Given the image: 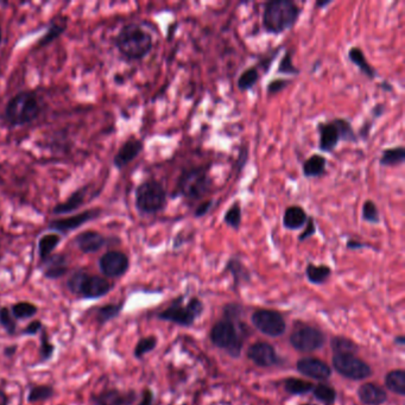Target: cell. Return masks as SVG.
<instances>
[{
	"mask_svg": "<svg viewBox=\"0 0 405 405\" xmlns=\"http://www.w3.org/2000/svg\"><path fill=\"white\" fill-rule=\"evenodd\" d=\"M243 308L229 303L224 307V318L214 323L210 332V342L234 359L241 358L245 340L250 334L248 326L241 322Z\"/></svg>",
	"mask_w": 405,
	"mask_h": 405,
	"instance_id": "obj_1",
	"label": "cell"
},
{
	"mask_svg": "<svg viewBox=\"0 0 405 405\" xmlns=\"http://www.w3.org/2000/svg\"><path fill=\"white\" fill-rule=\"evenodd\" d=\"M210 167V164L196 165L184 169L177 179L176 187L170 198L187 200L189 202H195L206 198L214 188Z\"/></svg>",
	"mask_w": 405,
	"mask_h": 405,
	"instance_id": "obj_2",
	"label": "cell"
},
{
	"mask_svg": "<svg viewBox=\"0 0 405 405\" xmlns=\"http://www.w3.org/2000/svg\"><path fill=\"white\" fill-rule=\"evenodd\" d=\"M302 8L291 0H270L264 4L262 27L269 35L284 34L296 25Z\"/></svg>",
	"mask_w": 405,
	"mask_h": 405,
	"instance_id": "obj_3",
	"label": "cell"
},
{
	"mask_svg": "<svg viewBox=\"0 0 405 405\" xmlns=\"http://www.w3.org/2000/svg\"><path fill=\"white\" fill-rule=\"evenodd\" d=\"M116 48L128 61H142L154 48V38L139 24L128 23L121 28L114 40Z\"/></svg>",
	"mask_w": 405,
	"mask_h": 405,
	"instance_id": "obj_4",
	"label": "cell"
},
{
	"mask_svg": "<svg viewBox=\"0 0 405 405\" xmlns=\"http://www.w3.org/2000/svg\"><path fill=\"white\" fill-rule=\"evenodd\" d=\"M42 105L37 94L31 90H23L13 95L5 106L4 119L11 128L31 124L41 114Z\"/></svg>",
	"mask_w": 405,
	"mask_h": 405,
	"instance_id": "obj_5",
	"label": "cell"
},
{
	"mask_svg": "<svg viewBox=\"0 0 405 405\" xmlns=\"http://www.w3.org/2000/svg\"><path fill=\"white\" fill-rule=\"evenodd\" d=\"M67 289L78 300H99L109 295L113 289V284L107 278L98 274H92L88 271L79 269L68 277Z\"/></svg>",
	"mask_w": 405,
	"mask_h": 405,
	"instance_id": "obj_6",
	"label": "cell"
},
{
	"mask_svg": "<svg viewBox=\"0 0 405 405\" xmlns=\"http://www.w3.org/2000/svg\"><path fill=\"white\" fill-rule=\"evenodd\" d=\"M184 295L174 298L168 307L158 313L156 318L184 328L192 327L205 312V303L199 297H192L187 303H184Z\"/></svg>",
	"mask_w": 405,
	"mask_h": 405,
	"instance_id": "obj_7",
	"label": "cell"
},
{
	"mask_svg": "<svg viewBox=\"0 0 405 405\" xmlns=\"http://www.w3.org/2000/svg\"><path fill=\"white\" fill-rule=\"evenodd\" d=\"M168 192L159 181H144L135 188V210L142 215H156L168 206Z\"/></svg>",
	"mask_w": 405,
	"mask_h": 405,
	"instance_id": "obj_8",
	"label": "cell"
},
{
	"mask_svg": "<svg viewBox=\"0 0 405 405\" xmlns=\"http://www.w3.org/2000/svg\"><path fill=\"white\" fill-rule=\"evenodd\" d=\"M327 337L318 327L307 323H298L289 337L294 349L300 353H313L326 345Z\"/></svg>",
	"mask_w": 405,
	"mask_h": 405,
	"instance_id": "obj_9",
	"label": "cell"
},
{
	"mask_svg": "<svg viewBox=\"0 0 405 405\" xmlns=\"http://www.w3.org/2000/svg\"><path fill=\"white\" fill-rule=\"evenodd\" d=\"M332 366L339 375L349 380H364L372 375V368L354 353H334Z\"/></svg>",
	"mask_w": 405,
	"mask_h": 405,
	"instance_id": "obj_10",
	"label": "cell"
},
{
	"mask_svg": "<svg viewBox=\"0 0 405 405\" xmlns=\"http://www.w3.org/2000/svg\"><path fill=\"white\" fill-rule=\"evenodd\" d=\"M252 326L259 333L267 335L269 338H279L286 330V321L281 313L274 309H257L252 313Z\"/></svg>",
	"mask_w": 405,
	"mask_h": 405,
	"instance_id": "obj_11",
	"label": "cell"
},
{
	"mask_svg": "<svg viewBox=\"0 0 405 405\" xmlns=\"http://www.w3.org/2000/svg\"><path fill=\"white\" fill-rule=\"evenodd\" d=\"M99 269L104 274V277L107 278H121L128 274L130 269V258L126 253L118 250H111L104 253L99 258Z\"/></svg>",
	"mask_w": 405,
	"mask_h": 405,
	"instance_id": "obj_12",
	"label": "cell"
},
{
	"mask_svg": "<svg viewBox=\"0 0 405 405\" xmlns=\"http://www.w3.org/2000/svg\"><path fill=\"white\" fill-rule=\"evenodd\" d=\"M246 356L248 361L258 368H270L282 364L281 356H278L274 346L267 341L252 344L248 349Z\"/></svg>",
	"mask_w": 405,
	"mask_h": 405,
	"instance_id": "obj_13",
	"label": "cell"
},
{
	"mask_svg": "<svg viewBox=\"0 0 405 405\" xmlns=\"http://www.w3.org/2000/svg\"><path fill=\"white\" fill-rule=\"evenodd\" d=\"M100 214H102L100 208H92V210H85V212L75 214V215L68 217V218L52 220L48 224V227L52 231L61 233V234H68V233L73 232L76 229L85 225L87 222L98 218Z\"/></svg>",
	"mask_w": 405,
	"mask_h": 405,
	"instance_id": "obj_14",
	"label": "cell"
},
{
	"mask_svg": "<svg viewBox=\"0 0 405 405\" xmlns=\"http://www.w3.org/2000/svg\"><path fill=\"white\" fill-rule=\"evenodd\" d=\"M296 370L298 373L306 375L308 378L315 379L319 382H326L332 377V368L330 365L313 356L301 358L296 363Z\"/></svg>",
	"mask_w": 405,
	"mask_h": 405,
	"instance_id": "obj_15",
	"label": "cell"
},
{
	"mask_svg": "<svg viewBox=\"0 0 405 405\" xmlns=\"http://www.w3.org/2000/svg\"><path fill=\"white\" fill-rule=\"evenodd\" d=\"M138 394L135 390L121 391L118 389H104L98 394H92L93 405H133Z\"/></svg>",
	"mask_w": 405,
	"mask_h": 405,
	"instance_id": "obj_16",
	"label": "cell"
},
{
	"mask_svg": "<svg viewBox=\"0 0 405 405\" xmlns=\"http://www.w3.org/2000/svg\"><path fill=\"white\" fill-rule=\"evenodd\" d=\"M316 130H318V135H319V150L321 152H328V154L334 152L341 142H340L338 128L334 124L333 119L319 121Z\"/></svg>",
	"mask_w": 405,
	"mask_h": 405,
	"instance_id": "obj_17",
	"label": "cell"
},
{
	"mask_svg": "<svg viewBox=\"0 0 405 405\" xmlns=\"http://www.w3.org/2000/svg\"><path fill=\"white\" fill-rule=\"evenodd\" d=\"M42 274L49 281H57L64 277L69 271V260L64 253H53L40 263Z\"/></svg>",
	"mask_w": 405,
	"mask_h": 405,
	"instance_id": "obj_18",
	"label": "cell"
},
{
	"mask_svg": "<svg viewBox=\"0 0 405 405\" xmlns=\"http://www.w3.org/2000/svg\"><path fill=\"white\" fill-rule=\"evenodd\" d=\"M109 243V239L97 231H83L74 238V244L85 255L100 251Z\"/></svg>",
	"mask_w": 405,
	"mask_h": 405,
	"instance_id": "obj_19",
	"label": "cell"
},
{
	"mask_svg": "<svg viewBox=\"0 0 405 405\" xmlns=\"http://www.w3.org/2000/svg\"><path fill=\"white\" fill-rule=\"evenodd\" d=\"M144 149V143L140 139L131 138L119 147L113 157V165L116 169H124L131 162L135 161Z\"/></svg>",
	"mask_w": 405,
	"mask_h": 405,
	"instance_id": "obj_20",
	"label": "cell"
},
{
	"mask_svg": "<svg viewBox=\"0 0 405 405\" xmlns=\"http://www.w3.org/2000/svg\"><path fill=\"white\" fill-rule=\"evenodd\" d=\"M309 214L303 207L298 205H291L286 207L282 218V225L288 231H300L307 224Z\"/></svg>",
	"mask_w": 405,
	"mask_h": 405,
	"instance_id": "obj_21",
	"label": "cell"
},
{
	"mask_svg": "<svg viewBox=\"0 0 405 405\" xmlns=\"http://www.w3.org/2000/svg\"><path fill=\"white\" fill-rule=\"evenodd\" d=\"M358 397L365 405H382L387 401V391L375 383H365L356 391Z\"/></svg>",
	"mask_w": 405,
	"mask_h": 405,
	"instance_id": "obj_22",
	"label": "cell"
},
{
	"mask_svg": "<svg viewBox=\"0 0 405 405\" xmlns=\"http://www.w3.org/2000/svg\"><path fill=\"white\" fill-rule=\"evenodd\" d=\"M327 158L321 154H314L308 157L302 164V174L308 180L320 179L327 173Z\"/></svg>",
	"mask_w": 405,
	"mask_h": 405,
	"instance_id": "obj_23",
	"label": "cell"
},
{
	"mask_svg": "<svg viewBox=\"0 0 405 405\" xmlns=\"http://www.w3.org/2000/svg\"><path fill=\"white\" fill-rule=\"evenodd\" d=\"M225 272L232 276L236 288H238L239 285L250 283L252 279L251 271L248 270V267L238 257H231L227 260Z\"/></svg>",
	"mask_w": 405,
	"mask_h": 405,
	"instance_id": "obj_24",
	"label": "cell"
},
{
	"mask_svg": "<svg viewBox=\"0 0 405 405\" xmlns=\"http://www.w3.org/2000/svg\"><path fill=\"white\" fill-rule=\"evenodd\" d=\"M87 194H88L87 187L78 189L64 202L57 203L56 206L53 208V214L64 215V214H69L74 210H79L80 207H83L86 202Z\"/></svg>",
	"mask_w": 405,
	"mask_h": 405,
	"instance_id": "obj_25",
	"label": "cell"
},
{
	"mask_svg": "<svg viewBox=\"0 0 405 405\" xmlns=\"http://www.w3.org/2000/svg\"><path fill=\"white\" fill-rule=\"evenodd\" d=\"M347 55H349V60L361 71L365 78L373 81L378 76V71L366 60V56H365L364 52L361 49V47H352Z\"/></svg>",
	"mask_w": 405,
	"mask_h": 405,
	"instance_id": "obj_26",
	"label": "cell"
},
{
	"mask_svg": "<svg viewBox=\"0 0 405 405\" xmlns=\"http://www.w3.org/2000/svg\"><path fill=\"white\" fill-rule=\"evenodd\" d=\"M124 301L119 303H107L93 308L94 319L97 321L99 326H104L106 323L111 322L112 320L116 319L121 315L123 309H124Z\"/></svg>",
	"mask_w": 405,
	"mask_h": 405,
	"instance_id": "obj_27",
	"label": "cell"
},
{
	"mask_svg": "<svg viewBox=\"0 0 405 405\" xmlns=\"http://www.w3.org/2000/svg\"><path fill=\"white\" fill-rule=\"evenodd\" d=\"M332 267L327 264L316 265L314 263H308L306 267V277L309 283L314 285L325 284L332 276Z\"/></svg>",
	"mask_w": 405,
	"mask_h": 405,
	"instance_id": "obj_28",
	"label": "cell"
},
{
	"mask_svg": "<svg viewBox=\"0 0 405 405\" xmlns=\"http://www.w3.org/2000/svg\"><path fill=\"white\" fill-rule=\"evenodd\" d=\"M405 149L403 145L398 147H387L382 151V156L379 158L380 167L394 168L404 164Z\"/></svg>",
	"mask_w": 405,
	"mask_h": 405,
	"instance_id": "obj_29",
	"label": "cell"
},
{
	"mask_svg": "<svg viewBox=\"0 0 405 405\" xmlns=\"http://www.w3.org/2000/svg\"><path fill=\"white\" fill-rule=\"evenodd\" d=\"M61 239L62 238L57 233H48V234H44V236H42L40 238V241H38V258H40V263L53 255L54 251L60 245Z\"/></svg>",
	"mask_w": 405,
	"mask_h": 405,
	"instance_id": "obj_30",
	"label": "cell"
},
{
	"mask_svg": "<svg viewBox=\"0 0 405 405\" xmlns=\"http://www.w3.org/2000/svg\"><path fill=\"white\" fill-rule=\"evenodd\" d=\"M384 383L387 390L391 391L392 394H398L401 397L405 396V371L401 368L392 370L385 375Z\"/></svg>",
	"mask_w": 405,
	"mask_h": 405,
	"instance_id": "obj_31",
	"label": "cell"
},
{
	"mask_svg": "<svg viewBox=\"0 0 405 405\" xmlns=\"http://www.w3.org/2000/svg\"><path fill=\"white\" fill-rule=\"evenodd\" d=\"M55 389L50 384H41V385H31L28 392L27 401L29 404L41 403L52 399L55 396Z\"/></svg>",
	"mask_w": 405,
	"mask_h": 405,
	"instance_id": "obj_32",
	"label": "cell"
},
{
	"mask_svg": "<svg viewBox=\"0 0 405 405\" xmlns=\"http://www.w3.org/2000/svg\"><path fill=\"white\" fill-rule=\"evenodd\" d=\"M10 310L16 321H27V320L34 319L35 316L37 315L40 309L32 302L22 301V302L12 304Z\"/></svg>",
	"mask_w": 405,
	"mask_h": 405,
	"instance_id": "obj_33",
	"label": "cell"
},
{
	"mask_svg": "<svg viewBox=\"0 0 405 405\" xmlns=\"http://www.w3.org/2000/svg\"><path fill=\"white\" fill-rule=\"evenodd\" d=\"M67 29V19H53L50 23L48 30L43 35V37L38 42V47H45V45L53 43L56 38L60 37L61 35L64 34V31Z\"/></svg>",
	"mask_w": 405,
	"mask_h": 405,
	"instance_id": "obj_34",
	"label": "cell"
},
{
	"mask_svg": "<svg viewBox=\"0 0 405 405\" xmlns=\"http://www.w3.org/2000/svg\"><path fill=\"white\" fill-rule=\"evenodd\" d=\"M283 385H284V390L291 396H304L312 392L315 384L304 380V379L291 377V378L285 379Z\"/></svg>",
	"mask_w": 405,
	"mask_h": 405,
	"instance_id": "obj_35",
	"label": "cell"
},
{
	"mask_svg": "<svg viewBox=\"0 0 405 405\" xmlns=\"http://www.w3.org/2000/svg\"><path fill=\"white\" fill-rule=\"evenodd\" d=\"M259 79H260V71H259L258 67L252 66V67L248 68L246 71H243L239 76V79L236 81L238 90L241 92L251 90L258 83Z\"/></svg>",
	"mask_w": 405,
	"mask_h": 405,
	"instance_id": "obj_36",
	"label": "cell"
},
{
	"mask_svg": "<svg viewBox=\"0 0 405 405\" xmlns=\"http://www.w3.org/2000/svg\"><path fill=\"white\" fill-rule=\"evenodd\" d=\"M313 396L323 404L333 405L338 399V392L334 387L326 383H319L313 387Z\"/></svg>",
	"mask_w": 405,
	"mask_h": 405,
	"instance_id": "obj_37",
	"label": "cell"
},
{
	"mask_svg": "<svg viewBox=\"0 0 405 405\" xmlns=\"http://www.w3.org/2000/svg\"><path fill=\"white\" fill-rule=\"evenodd\" d=\"M241 222H243V208H241V202L236 201L229 207V210H226L225 215H224V224L229 226V229L239 231Z\"/></svg>",
	"mask_w": 405,
	"mask_h": 405,
	"instance_id": "obj_38",
	"label": "cell"
},
{
	"mask_svg": "<svg viewBox=\"0 0 405 405\" xmlns=\"http://www.w3.org/2000/svg\"><path fill=\"white\" fill-rule=\"evenodd\" d=\"M333 121L338 128L340 142L351 143V144H356L359 142V138H358L356 130L353 128L351 121H347L345 118H334Z\"/></svg>",
	"mask_w": 405,
	"mask_h": 405,
	"instance_id": "obj_39",
	"label": "cell"
},
{
	"mask_svg": "<svg viewBox=\"0 0 405 405\" xmlns=\"http://www.w3.org/2000/svg\"><path fill=\"white\" fill-rule=\"evenodd\" d=\"M56 351V346L54 345L52 340H50L49 334L47 330L43 328L40 334V349H38V356H40V361L45 363L53 359L54 354Z\"/></svg>",
	"mask_w": 405,
	"mask_h": 405,
	"instance_id": "obj_40",
	"label": "cell"
},
{
	"mask_svg": "<svg viewBox=\"0 0 405 405\" xmlns=\"http://www.w3.org/2000/svg\"><path fill=\"white\" fill-rule=\"evenodd\" d=\"M277 74L285 76H297L301 74L300 68L294 64V50L288 49L283 54L281 62L278 64Z\"/></svg>",
	"mask_w": 405,
	"mask_h": 405,
	"instance_id": "obj_41",
	"label": "cell"
},
{
	"mask_svg": "<svg viewBox=\"0 0 405 405\" xmlns=\"http://www.w3.org/2000/svg\"><path fill=\"white\" fill-rule=\"evenodd\" d=\"M158 345V339L156 335H147L139 339L133 349V356L135 359H143L144 356L152 352Z\"/></svg>",
	"mask_w": 405,
	"mask_h": 405,
	"instance_id": "obj_42",
	"label": "cell"
},
{
	"mask_svg": "<svg viewBox=\"0 0 405 405\" xmlns=\"http://www.w3.org/2000/svg\"><path fill=\"white\" fill-rule=\"evenodd\" d=\"M361 219L363 222L371 224V225H379L380 224V212L375 201L372 200H365L361 207Z\"/></svg>",
	"mask_w": 405,
	"mask_h": 405,
	"instance_id": "obj_43",
	"label": "cell"
},
{
	"mask_svg": "<svg viewBox=\"0 0 405 405\" xmlns=\"http://www.w3.org/2000/svg\"><path fill=\"white\" fill-rule=\"evenodd\" d=\"M0 327L11 337L16 335L17 330H18V323L12 316L10 308L6 307V306L0 307Z\"/></svg>",
	"mask_w": 405,
	"mask_h": 405,
	"instance_id": "obj_44",
	"label": "cell"
},
{
	"mask_svg": "<svg viewBox=\"0 0 405 405\" xmlns=\"http://www.w3.org/2000/svg\"><path fill=\"white\" fill-rule=\"evenodd\" d=\"M330 346H332L333 354L334 353H354L356 354L359 349L356 342L346 337H334L330 341Z\"/></svg>",
	"mask_w": 405,
	"mask_h": 405,
	"instance_id": "obj_45",
	"label": "cell"
},
{
	"mask_svg": "<svg viewBox=\"0 0 405 405\" xmlns=\"http://www.w3.org/2000/svg\"><path fill=\"white\" fill-rule=\"evenodd\" d=\"M290 83H291V80L285 79V78L271 80L267 86V95L274 97L276 94L281 93L282 90H284L286 87L289 86Z\"/></svg>",
	"mask_w": 405,
	"mask_h": 405,
	"instance_id": "obj_46",
	"label": "cell"
},
{
	"mask_svg": "<svg viewBox=\"0 0 405 405\" xmlns=\"http://www.w3.org/2000/svg\"><path fill=\"white\" fill-rule=\"evenodd\" d=\"M316 232H318V229H316V222L315 219L314 217H309L308 218L307 224L303 227V231L300 233V236H298V241L300 243H304V241H309L310 238L315 236Z\"/></svg>",
	"mask_w": 405,
	"mask_h": 405,
	"instance_id": "obj_47",
	"label": "cell"
},
{
	"mask_svg": "<svg viewBox=\"0 0 405 405\" xmlns=\"http://www.w3.org/2000/svg\"><path fill=\"white\" fill-rule=\"evenodd\" d=\"M43 328H44V325L41 320H34L20 332V334L24 335V337H35V335L40 334Z\"/></svg>",
	"mask_w": 405,
	"mask_h": 405,
	"instance_id": "obj_48",
	"label": "cell"
},
{
	"mask_svg": "<svg viewBox=\"0 0 405 405\" xmlns=\"http://www.w3.org/2000/svg\"><path fill=\"white\" fill-rule=\"evenodd\" d=\"M214 200H206V201H202L200 203L199 206L196 207V210H194V218L201 219L203 217H206L207 214L210 213V210L213 208Z\"/></svg>",
	"mask_w": 405,
	"mask_h": 405,
	"instance_id": "obj_49",
	"label": "cell"
},
{
	"mask_svg": "<svg viewBox=\"0 0 405 405\" xmlns=\"http://www.w3.org/2000/svg\"><path fill=\"white\" fill-rule=\"evenodd\" d=\"M138 405H155V392L150 387H145L142 391V397Z\"/></svg>",
	"mask_w": 405,
	"mask_h": 405,
	"instance_id": "obj_50",
	"label": "cell"
},
{
	"mask_svg": "<svg viewBox=\"0 0 405 405\" xmlns=\"http://www.w3.org/2000/svg\"><path fill=\"white\" fill-rule=\"evenodd\" d=\"M248 147H241V152H239V158H238V163H236V169L238 173H241V170L244 169L245 165L248 163Z\"/></svg>",
	"mask_w": 405,
	"mask_h": 405,
	"instance_id": "obj_51",
	"label": "cell"
},
{
	"mask_svg": "<svg viewBox=\"0 0 405 405\" xmlns=\"http://www.w3.org/2000/svg\"><path fill=\"white\" fill-rule=\"evenodd\" d=\"M372 128H373V121H366L364 125L361 126V130H359V133H358V138L363 139L364 142L368 140L370 138V133H371Z\"/></svg>",
	"mask_w": 405,
	"mask_h": 405,
	"instance_id": "obj_52",
	"label": "cell"
},
{
	"mask_svg": "<svg viewBox=\"0 0 405 405\" xmlns=\"http://www.w3.org/2000/svg\"><path fill=\"white\" fill-rule=\"evenodd\" d=\"M346 248L349 250H352V251H356V250H363V248H370V245L366 244V243H363V241H354V239H349L346 243Z\"/></svg>",
	"mask_w": 405,
	"mask_h": 405,
	"instance_id": "obj_53",
	"label": "cell"
},
{
	"mask_svg": "<svg viewBox=\"0 0 405 405\" xmlns=\"http://www.w3.org/2000/svg\"><path fill=\"white\" fill-rule=\"evenodd\" d=\"M387 112V106L384 104H375L371 109V114L373 116V119H378V118H382V116Z\"/></svg>",
	"mask_w": 405,
	"mask_h": 405,
	"instance_id": "obj_54",
	"label": "cell"
},
{
	"mask_svg": "<svg viewBox=\"0 0 405 405\" xmlns=\"http://www.w3.org/2000/svg\"><path fill=\"white\" fill-rule=\"evenodd\" d=\"M17 349H18L17 345L8 346V347L4 349L5 356L11 358V356H15L16 353H17Z\"/></svg>",
	"mask_w": 405,
	"mask_h": 405,
	"instance_id": "obj_55",
	"label": "cell"
},
{
	"mask_svg": "<svg viewBox=\"0 0 405 405\" xmlns=\"http://www.w3.org/2000/svg\"><path fill=\"white\" fill-rule=\"evenodd\" d=\"M10 398L3 389H0V405H8Z\"/></svg>",
	"mask_w": 405,
	"mask_h": 405,
	"instance_id": "obj_56",
	"label": "cell"
},
{
	"mask_svg": "<svg viewBox=\"0 0 405 405\" xmlns=\"http://www.w3.org/2000/svg\"><path fill=\"white\" fill-rule=\"evenodd\" d=\"M332 3H333V1H332V0H326V1H321V0H320V1H316V8H320V10H323V8H327V6H330V4H332Z\"/></svg>",
	"mask_w": 405,
	"mask_h": 405,
	"instance_id": "obj_57",
	"label": "cell"
},
{
	"mask_svg": "<svg viewBox=\"0 0 405 405\" xmlns=\"http://www.w3.org/2000/svg\"><path fill=\"white\" fill-rule=\"evenodd\" d=\"M379 87H380L382 90H385V92H394V86H392L391 83H387V81L379 83Z\"/></svg>",
	"mask_w": 405,
	"mask_h": 405,
	"instance_id": "obj_58",
	"label": "cell"
},
{
	"mask_svg": "<svg viewBox=\"0 0 405 405\" xmlns=\"http://www.w3.org/2000/svg\"><path fill=\"white\" fill-rule=\"evenodd\" d=\"M394 344L399 346V347H404L405 345V337L404 335H398L394 338Z\"/></svg>",
	"mask_w": 405,
	"mask_h": 405,
	"instance_id": "obj_59",
	"label": "cell"
},
{
	"mask_svg": "<svg viewBox=\"0 0 405 405\" xmlns=\"http://www.w3.org/2000/svg\"><path fill=\"white\" fill-rule=\"evenodd\" d=\"M3 42V30H1V27H0V44Z\"/></svg>",
	"mask_w": 405,
	"mask_h": 405,
	"instance_id": "obj_60",
	"label": "cell"
},
{
	"mask_svg": "<svg viewBox=\"0 0 405 405\" xmlns=\"http://www.w3.org/2000/svg\"><path fill=\"white\" fill-rule=\"evenodd\" d=\"M302 405H316V404H312V403H306V404H302Z\"/></svg>",
	"mask_w": 405,
	"mask_h": 405,
	"instance_id": "obj_61",
	"label": "cell"
}]
</instances>
